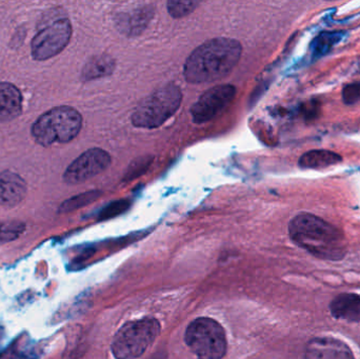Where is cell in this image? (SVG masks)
I'll list each match as a JSON object with an SVG mask.
<instances>
[{"instance_id": "obj_11", "label": "cell", "mask_w": 360, "mask_h": 359, "mask_svg": "<svg viewBox=\"0 0 360 359\" xmlns=\"http://www.w3.org/2000/svg\"><path fill=\"white\" fill-rule=\"evenodd\" d=\"M27 193L25 181L16 173H0V207H15L20 204Z\"/></svg>"}, {"instance_id": "obj_22", "label": "cell", "mask_w": 360, "mask_h": 359, "mask_svg": "<svg viewBox=\"0 0 360 359\" xmlns=\"http://www.w3.org/2000/svg\"><path fill=\"white\" fill-rule=\"evenodd\" d=\"M152 359H165V358H162V356L154 355L153 358H152Z\"/></svg>"}, {"instance_id": "obj_13", "label": "cell", "mask_w": 360, "mask_h": 359, "mask_svg": "<svg viewBox=\"0 0 360 359\" xmlns=\"http://www.w3.org/2000/svg\"><path fill=\"white\" fill-rule=\"evenodd\" d=\"M330 311L336 320L360 322V294L342 293L330 303Z\"/></svg>"}, {"instance_id": "obj_10", "label": "cell", "mask_w": 360, "mask_h": 359, "mask_svg": "<svg viewBox=\"0 0 360 359\" xmlns=\"http://www.w3.org/2000/svg\"><path fill=\"white\" fill-rule=\"evenodd\" d=\"M306 359H355L351 348L334 337H315L309 341L304 351Z\"/></svg>"}, {"instance_id": "obj_19", "label": "cell", "mask_w": 360, "mask_h": 359, "mask_svg": "<svg viewBox=\"0 0 360 359\" xmlns=\"http://www.w3.org/2000/svg\"><path fill=\"white\" fill-rule=\"evenodd\" d=\"M199 6L197 1H175L170 0L167 2V10L173 18H184L190 15Z\"/></svg>"}, {"instance_id": "obj_6", "label": "cell", "mask_w": 360, "mask_h": 359, "mask_svg": "<svg viewBox=\"0 0 360 359\" xmlns=\"http://www.w3.org/2000/svg\"><path fill=\"white\" fill-rule=\"evenodd\" d=\"M184 341L198 359H222L228 350L224 328L212 318L193 320L186 328Z\"/></svg>"}, {"instance_id": "obj_12", "label": "cell", "mask_w": 360, "mask_h": 359, "mask_svg": "<svg viewBox=\"0 0 360 359\" xmlns=\"http://www.w3.org/2000/svg\"><path fill=\"white\" fill-rule=\"evenodd\" d=\"M22 111V95L18 88L8 82L0 84V122H11Z\"/></svg>"}, {"instance_id": "obj_5", "label": "cell", "mask_w": 360, "mask_h": 359, "mask_svg": "<svg viewBox=\"0 0 360 359\" xmlns=\"http://www.w3.org/2000/svg\"><path fill=\"white\" fill-rule=\"evenodd\" d=\"M160 322L155 318H143L127 322L116 333L112 343V353L116 359H137L143 356L160 337Z\"/></svg>"}, {"instance_id": "obj_3", "label": "cell", "mask_w": 360, "mask_h": 359, "mask_svg": "<svg viewBox=\"0 0 360 359\" xmlns=\"http://www.w3.org/2000/svg\"><path fill=\"white\" fill-rule=\"evenodd\" d=\"M82 128V114L74 107L61 105L42 114L32 126V135L36 143L50 147L54 143H70Z\"/></svg>"}, {"instance_id": "obj_2", "label": "cell", "mask_w": 360, "mask_h": 359, "mask_svg": "<svg viewBox=\"0 0 360 359\" xmlns=\"http://www.w3.org/2000/svg\"><path fill=\"white\" fill-rule=\"evenodd\" d=\"M293 242L316 259L338 261L346 257V236L335 226L310 213H300L289 223Z\"/></svg>"}, {"instance_id": "obj_16", "label": "cell", "mask_w": 360, "mask_h": 359, "mask_svg": "<svg viewBox=\"0 0 360 359\" xmlns=\"http://www.w3.org/2000/svg\"><path fill=\"white\" fill-rule=\"evenodd\" d=\"M25 231V223L19 221H0V244L18 240Z\"/></svg>"}, {"instance_id": "obj_14", "label": "cell", "mask_w": 360, "mask_h": 359, "mask_svg": "<svg viewBox=\"0 0 360 359\" xmlns=\"http://www.w3.org/2000/svg\"><path fill=\"white\" fill-rule=\"evenodd\" d=\"M342 162V157L327 150H313L300 157V167L304 169H323Z\"/></svg>"}, {"instance_id": "obj_1", "label": "cell", "mask_w": 360, "mask_h": 359, "mask_svg": "<svg viewBox=\"0 0 360 359\" xmlns=\"http://www.w3.org/2000/svg\"><path fill=\"white\" fill-rule=\"evenodd\" d=\"M243 55L238 40L228 37L212 38L197 46L184 63V75L193 84H209L226 77Z\"/></svg>"}, {"instance_id": "obj_4", "label": "cell", "mask_w": 360, "mask_h": 359, "mask_svg": "<svg viewBox=\"0 0 360 359\" xmlns=\"http://www.w3.org/2000/svg\"><path fill=\"white\" fill-rule=\"evenodd\" d=\"M182 93L179 86L169 84L143 99L131 116L133 126L141 129L160 128L179 111Z\"/></svg>"}, {"instance_id": "obj_15", "label": "cell", "mask_w": 360, "mask_h": 359, "mask_svg": "<svg viewBox=\"0 0 360 359\" xmlns=\"http://www.w3.org/2000/svg\"><path fill=\"white\" fill-rule=\"evenodd\" d=\"M115 70V60L108 55H101L91 59L82 70V78L86 80L97 79L111 75Z\"/></svg>"}, {"instance_id": "obj_8", "label": "cell", "mask_w": 360, "mask_h": 359, "mask_svg": "<svg viewBox=\"0 0 360 359\" xmlns=\"http://www.w3.org/2000/svg\"><path fill=\"white\" fill-rule=\"evenodd\" d=\"M236 96V88L232 84H219L205 91L191 107L193 122L205 124L219 115Z\"/></svg>"}, {"instance_id": "obj_21", "label": "cell", "mask_w": 360, "mask_h": 359, "mask_svg": "<svg viewBox=\"0 0 360 359\" xmlns=\"http://www.w3.org/2000/svg\"><path fill=\"white\" fill-rule=\"evenodd\" d=\"M128 207L129 204L126 202H114V204H110L107 209H105V210L101 212V218L108 219L111 218V217L116 216V215L124 212Z\"/></svg>"}, {"instance_id": "obj_20", "label": "cell", "mask_w": 360, "mask_h": 359, "mask_svg": "<svg viewBox=\"0 0 360 359\" xmlns=\"http://www.w3.org/2000/svg\"><path fill=\"white\" fill-rule=\"evenodd\" d=\"M342 98L348 105L360 100V84H348L342 92Z\"/></svg>"}, {"instance_id": "obj_9", "label": "cell", "mask_w": 360, "mask_h": 359, "mask_svg": "<svg viewBox=\"0 0 360 359\" xmlns=\"http://www.w3.org/2000/svg\"><path fill=\"white\" fill-rule=\"evenodd\" d=\"M112 164V157L105 150L93 148L76 158L63 173V181L69 185L86 183L105 172Z\"/></svg>"}, {"instance_id": "obj_7", "label": "cell", "mask_w": 360, "mask_h": 359, "mask_svg": "<svg viewBox=\"0 0 360 359\" xmlns=\"http://www.w3.org/2000/svg\"><path fill=\"white\" fill-rule=\"evenodd\" d=\"M72 36V25L60 18L42 29L32 40V56L35 60H46L65 50Z\"/></svg>"}, {"instance_id": "obj_18", "label": "cell", "mask_w": 360, "mask_h": 359, "mask_svg": "<svg viewBox=\"0 0 360 359\" xmlns=\"http://www.w3.org/2000/svg\"><path fill=\"white\" fill-rule=\"evenodd\" d=\"M101 195V192L90 191L80 194V195L74 196V197L65 200V202L61 204L60 208H59V212H72V211L77 210V209L82 208V207L88 206V204H92V202L96 200Z\"/></svg>"}, {"instance_id": "obj_17", "label": "cell", "mask_w": 360, "mask_h": 359, "mask_svg": "<svg viewBox=\"0 0 360 359\" xmlns=\"http://www.w3.org/2000/svg\"><path fill=\"white\" fill-rule=\"evenodd\" d=\"M150 16L151 15H148V11H141V12L130 15V17H122L118 25H122L120 27H122V31H127L129 33H139L148 25V20L151 18Z\"/></svg>"}]
</instances>
